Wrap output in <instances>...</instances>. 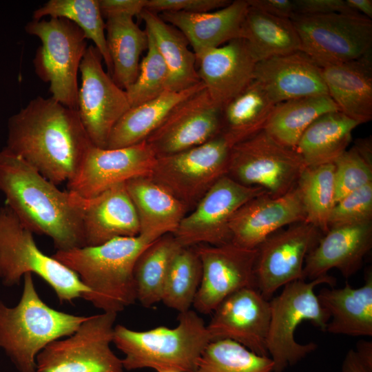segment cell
<instances>
[{"mask_svg": "<svg viewBox=\"0 0 372 372\" xmlns=\"http://www.w3.org/2000/svg\"><path fill=\"white\" fill-rule=\"evenodd\" d=\"M3 147L57 185L68 183L93 145L77 110L38 96L8 121Z\"/></svg>", "mask_w": 372, "mask_h": 372, "instance_id": "1", "label": "cell"}, {"mask_svg": "<svg viewBox=\"0 0 372 372\" xmlns=\"http://www.w3.org/2000/svg\"><path fill=\"white\" fill-rule=\"evenodd\" d=\"M0 192L33 233L50 238L58 251L85 246L77 196L63 192L5 148L0 150Z\"/></svg>", "mask_w": 372, "mask_h": 372, "instance_id": "2", "label": "cell"}, {"mask_svg": "<svg viewBox=\"0 0 372 372\" xmlns=\"http://www.w3.org/2000/svg\"><path fill=\"white\" fill-rule=\"evenodd\" d=\"M152 242L141 235L119 237L99 245L56 250L52 256L87 288L83 298L103 312L118 313L136 301L134 265Z\"/></svg>", "mask_w": 372, "mask_h": 372, "instance_id": "3", "label": "cell"}, {"mask_svg": "<svg viewBox=\"0 0 372 372\" xmlns=\"http://www.w3.org/2000/svg\"><path fill=\"white\" fill-rule=\"evenodd\" d=\"M211 338L203 318L192 309L179 313L174 328L157 327L135 331L114 326L113 341L124 355L127 371L152 369L191 372L196 367Z\"/></svg>", "mask_w": 372, "mask_h": 372, "instance_id": "4", "label": "cell"}, {"mask_svg": "<svg viewBox=\"0 0 372 372\" xmlns=\"http://www.w3.org/2000/svg\"><path fill=\"white\" fill-rule=\"evenodd\" d=\"M21 298L14 307L0 300V348L19 372H36V358L50 342L72 334L87 316L56 310L39 296L32 274L23 276Z\"/></svg>", "mask_w": 372, "mask_h": 372, "instance_id": "5", "label": "cell"}, {"mask_svg": "<svg viewBox=\"0 0 372 372\" xmlns=\"http://www.w3.org/2000/svg\"><path fill=\"white\" fill-rule=\"evenodd\" d=\"M335 282V278L328 274L309 281L294 280L269 300L271 318L267 348L273 363V372H283L316 350L317 344L313 342H296L295 331L303 321H309L326 331L330 314L319 302L314 289L320 284L333 287Z\"/></svg>", "mask_w": 372, "mask_h": 372, "instance_id": "6", "label": "cell"}, {"mask_svg": "<svg viewBox=\"0 0 372 372\" xmlns=\"http://www.w3.org/2000/svg\"><path fill=\"white\" fill-rule=\"evenodd\" d=\"M27 273L43 279L61 303L88 293L75 272L38 247L33 233L5 205L0 207V280L11 287Z\"/></svg>", "mask_w": 372, "mask_h": 372, "instance_id": "7", "label": "cell"}, {"mask_svg": "<svg viewBox=\"0 0 372 372\" xmlns=\"http://www.w3.org/2000/svg\"><path fill=\"white\" fill-rule=\"evenodd\" d=\"M25 30L41 41L33 65L38 77L50 83L51 98L76 110L78 74L87 48L85 33L73 22L59 17L32 20Z\"/></svg>", "mask_w": 372, "mask_h": 372, "instance_id": "8", "label": "cell"}, {"mask_svg": "<svg viewBox=\"0 0 372 372\" xmlns=\"http://www.w3.org/2000/svg\"><path fill=\"white\" fill-rule=\"evenodd\" d=\"M233 146L220 133L200 145L156 158L148 176L188 209L194 208L214 183L227 174Z\"/></svg>", "mask_w": 372, "mask_h": 372, "instance_id": "9", "label": "cell"}, {"mask_svg": "<svg viewBox=\"0 0 372 372\" xmlns=\"http://www.w3.org/2000/svg\"><path fill=\"white\" fill-rule=\"evenodd\" d=\"M117 313L87 316L65 339L45 346L36 358V372H123L122 360L112 350Z\"/></svg>", "mask_w": 372, "mask_h": 372, "instance_id": "10", "label": "cell"}, {"mask_svg": "<svg viewBox=\"0 0 372 372\" xmlns=\"http://www.w3.org/2000/svg\"><path fill=\"white\" fill-rule=\"evenodd\" d=\"M301 51L320 67L358 59L371 52L372 20L358 13L294 14Z\"/></svg>", "mask_w": 372, "mask_h": 372, "instance_id": "11", "label": "cell"}, {"mask_svg": "<svg viewBox=\"0 0 372 372\" xmlns=\"http://www.w3.org/2000/svg\"><path fill=\"white\" fill-rule=\"evenodd\" d=\"M305 167L296 149L263 130L232 147L227 175L242 185L278 196L296 185Z\"/></svg>", "mask_w": 372, "mask_h": 372, "instance_id": "12", "label": "cell"}, {"mask_svg": "<svg viewBox=\"0 0 372 372\" xmlns=\"http://www.w3.org/2000/svg\"><path fill=\"white\" fill-rule=\"evenodd\" d=\"M265 193L260 187L242 185L225 175L185 215L172 235L182 247L229 243V223L235 213L245 203Z\"/></svg>", "mask_w": 372, "mask_h": 372, "instance_id": "13", "label": "cell"}, {"mask_svg": "<svg viewBox=\"0 0 372 372\" xmlns=\"http://www.w3.org/2000/svg\"><path fill=\"white\" fill-rule=\"evenodd\" d=\"M103 61L98 49L87 46L79 67L76 110L92 143L105 148L112 128L130 105L125 90L103 69Z\"/></svg>", "mask_w": 372, "mask_h": 372, "instance_id": "14", "label": "cell"}, {"mask_svg": "<svg viewBox=\"0 0 372 372\" xmlns=\"http://www.w3.org/2000/svg\"><path fill=\"white\" fill-rule=\"evenodd\" d=\"M322 235L309 222H300L278 230L257 247L256 287L265 299L287 283L304 280L305 258Z\"/></svg>", "mask_w": 372, "mask_h": 372, "instance_id": "15", "label": "cell"}, {"mask_svg": "<svg viewBox=\"0 0 372 372\" xmlns=\"http://www.w3.org/2000/svg\"><path fill=\"white\" fill-rule=\"evenodd\" d=\"M194 248L202 267L201 282L192 305L196 311L205 315L213 313L233 293L256 287L257 249H245L231 242L198 245Z\"/></svg>", "mask_w": 372, "mask_h": 372, "instance_id": "16", "label": "cell"}, {"mask_svg": "<svg viewBox=\"0 0 372 372\" xmlns=\"http://www.w3.org/2000/svg\"><path fill=\"white\" fill-rule=\"evenodd\" d=\"M156 160L146 142L116 149L92 145L85 154L68 190L83 198L94 197L119 183L150 175Z\"/></svg>", "mask_w": 372, "mask_h": 372, "instance_id": "17", "label": "cell"}, {"mask_svg": "<svg viewBox=\"0 0 372 372\" xmlns=\"http://www.w3.org/2000/svg\"><path fill=\"white\" fill-rule=\"evenodd\" d=\"M222 132V108L205 87L179 103L147 138L156 158L203 144Z\"/></svg>", "mask_w": 372, "mask_h": 372, "instance_id": "18", "label": "cell"}, {"mask_svg": "<svg viewBox=\"0 0 372 372\" xmlns=\"http://www.w3.org/2000/svg\"><path fill=\"white\" fill-rule=\"evenodd\" d=\"M213 313L207 324L211 341L229 340L257 355L269 357L270 304L256 287L233 293Z\"/></svg>", "mask_w": 372, "mask_h": 372, "instance_id": "19", "label": "cell"}, {"mask_svg": "<svg viewBox=\"0 0 372 372\" xmlns=\"http://www.w3.org/2000/svg\"><path fill=\"white\" fill-rule=\"evenodd\" d=\"M304 221L307 216L297 184L281 196L265 193L245 203L235 213L229 223L231 242L255 249L278 230Z\"/></svg>", "mask_w": 372, "mask_h": 372, "instance_id": "20", "label": "cell"}, {"mask_svg": "<svg viewBox=\"0 0 372 372\" xmlns=\"http://www.w3.org/2000/svg\"><path fill=\"white\" fill-rule=\"evenodd\" d=\"M196 57L200 81L222 109L254 80L256 62L241 38L205 50Z\"/></svg>", "mask_w": 372, "mask_h": 372, "instance_id": "21", "label": "cell"}, {"mask_svg": "<svg viewBox=\"0 0 372 372\" xmlns=\"http://www.w3.org/2000/svg\"><path fill=\"white\" fill-rule=\"evenodd\" d=\"M372 247V221L331 227L307 255L304 280H312L337 269L349 278L362 267Z\"/></svg>", "mask_w": 372, "mask_h": 372, "instance_id": "22", "label": "cell"}, {"mask_svg": "<svg viewBox=\"0 0 372 372\" xmlns=\"http://www.w3.org/2000/svg\"><path fill=\"white\" fill-rule=\"evenodd\" d=\"M254 80L262 85L276 104L292 99L329 95L321 68L301 50L256 63Z\"/></svg>", "mask_w": 372, "mask_h": 372, "instance_id": "23", "label": "cell"}, {"mask_svg": "<svg viewBox=\"0 0 372 372\" xmlns=\"http://www.w3.org/2000/svg\"><path fill=\"white\" fill-rule=\"evenodd\" d=\"M77 197L82 214L85 246L139 235L138 216L125 183L90 198Z\"/></svg>", "mask_w": 372, "mask_h": 372, "instance_id": "24", "label": "cell"}, {"mask_svg": "<svg viewBox=\"0 0 372 372\" xmlns=\"http://www.w3.org/2000/svg\"><path fill=\"white\" fill-rule=\"evenodd\" d=\"M248 8L247 0H235L211 12H165L158 14L182 33L196 55L240 38Z\"/></svg>", "mask_w": 372, "mask_h": 372, "instance_id": "25", "label": "cell"}, {"mask_svg": "<svg viewBox=\"0 0 372 372\" xmlns=\"http://www.w3.org/2000/svg\"><path fill=\"white\" fill-rule=\"evenodd\" d=\"M320 68L329 95L339 111L360 124L371 121V52L355 60Z\"/></svg>", "mask_w": 372, "mask_h": 372, "instance_id": "26", "label": "cell"}, {"mask_svg": "<svg viewBox=\"0 0 372 372\" xmlns=\"http://www.w3.org/2000/svg\"><path fill=\"white\" fill-rule=\"evenodd\" d=\"M135 207L141 235L152 241L173 234L187 214V207L149 176L125 183Z\"/></svg>", "mask_w": 372, "mask_h": 372, "instance_id": "27", "label": "cell"}, {"mask_svg": "<svg viewBox=\"0 0 372 372\" xmlns=\"http://www.w3.org/2000/svg\"><path fill=\"white\" fill-rule=\"evenodd\" d=\"M364 285L353 288L346 282L340 289L322 288L317 295L330 314L326 331L350 336L372 335V272L368 270Z\"/></svg>", "mask_w": 372, "mask_h": 372, "instance_id": "28", "label": "cell"}, {"mask_svg": "<svg viewBox=\"0 0 372 372\" xmlns=\"http://www.w3.org/2000/svg\"><path fill=\"white\" fill-rule=\"evenodd\" d=\"M138 18L145 25L168 70L167 90L179 92L200 82L196 68V57L188 47L182 33L164 21L158 14L145 9Z\"/></svg>", "mask_w": 372, "mask_h": 372, "instance_id": "29", "label": "cell"}, {"mask_svg": "<svg viewBox=\"0 0 372 372\" xmlns=\"http://www.w3.org/2000/svg\"><path fill=\"white\" fill-rule=\"evenodd\" d=\"M204 87L200 81L182 91H166L152 100L130 107L112 128L105 148L125 147L146 141L179 103Z\"/></svg>", "mask_w": 372, "mask_h": 372, "instance_id": "30", "label": "cell"}, {"mask_svg": "<svg viewBox=\"0 0 372 372\" xmlns=\"http://www.w3.org/2000/svg\"><path fill=\"white\" fill-rule=\"evenodd\" d=\"M359 125L340 111L324 114L304 131L295 149L306 167L333 163L347 149Z\"/></svg>", "mask_w": 372, "mask_h": 372, "instance_id": "31", "label": "cell"}, {"mask_svg": "<svg viewBox=\"0 0 372 372\" xmlns=\"http://www.w3.org/2000/svg\"><path fill=\"white\" fill-rule=\"evenodd\" d=\"M240 38L247 43L256 63L301 50L298 34L290 19L268 14L249 5Z\"/></svg>", "mask_w": 372, "mask_h": 372, "instance_id": "32", "label": "cell"}, {"mask_svg": "<svg viewBox=\"0 0 372 372\" xmlns=\"http://www.w3.org/2000/svg\"><path fill=\"white\" fill-rule=\"evenodd\" d=\"M133 18L112 16L105 22L107 45L112 64L111 76L123 90L136 79L141 54L148 44L146 30H141Z\"/></svg>", "mask_w": 372, "mask_h": 372, "instance_id": "33", "label": "cell"}, {"mask_svg": "<svg viewBox=\"0 0 372 372\" xmlns=\"http://www.w3.org/2000/svg\"><path fill=\"white\" fill-rule=\"evenodd\" d=\"M276 103L256 80L222 109L221 133L233 145L263 131Z\"/></svg>", "mask_w": 372, "mask_h": 372, "instance_id": "34", "label": "cell"}, {"mask_svg": "<svg viewBox=\"0 0 372 372\" xmlns=\"http://www.w3.org/2000/svg\"><path fill=\"white\" fill-rule=\"evenodd\" d=\"M339 111L329 95L292 99L276 104L265 131L282 145L296 149L308 126L321 115Z\"/></svg>", "mask_w": 372, "mask_h": 372, "instance_id": "35", "label": "cell"}, {"mask_svg": "<svg viewBox=\"0 0 372 372\" xmlns=\"http://www.w3.org/2000/svg\"><path fill=\"white\" fill-rule=\"evenodd\" d=\"M182 247L172 234L151 242L138 257L133 270L136 300L149 308L161 302L170 262Z\"/></svg>", "mask_w": 372, "mask_h": 372, "instance_id": "36", "label": "cell"}, {"mask_svg": "<svg viewBox=\"0 0 372 372\" xmlns=\"http://www.w3.org/2000/svg\"><path fill=\"white\" fill-rule=\"evenodd\" d=\"M45 17L66 19L85 33L87 39L101 53L108 73L111 75L112 64L105 36V23L101 14L99 0H50L33 12L32 20Z\"/></svg>", "mask_w": 372, "mask_h": 372, "instance_id": "37", "label": "cell"}, {"mask_svg": "<svg viewBox=\"0 0 372 372\" xmlns=\"http://www.w3.org/2000/svg\"><path fill=\"white\" fill-rule=\"evenodd\" d=\"M202 278V267L194 247H182L173 256L161 302L179 313L191 309Z\"/></svg>", "mask_w": 372, "mask_h": 372, "instance_id": "38", "label": "cell"}, {"mask_svg": "<svg viewBox=\"0 0 372 372\" xmlns=\"http://www.w3.org/2000/svg\"><path fill=\"white\" fill-rule=\"evenodd\" d=\"M297 186L305 209L307 221L324 234L335 204L333 163L306 167Z\"/></svg>", "mask_w": 372, "mask_h": 372, "instance_id": "39", "label": "cell"}, {"mask_svg": "<svg viewBox=\"0 0 372 372\" xmlns=\"http://www.w3.org/2000/svg\"><path fill=\"white\" fill-rule=\"evenodd\" d=\"M191 372H273V363L236 342L220 340L210 342Z\"/></svg>", "mask_w": 372, "mask_h": 372, "instance_id": "40", "label": "cell"}, {"mask_svg": "<svg viewBox=\"0 0 372 372\" xmlns=\"http://www.w3.org/2000/svg\"><path fill=\"white\" fill-rule=\"evenodd\" d=\"M335 203L349 193L372 183L371 137L357 139L334 162Z\"/></svg>", "mask_w": 372, "mask_h": 372, "instance_id": "41", "label": "cell"}, {"mask_svg": "<svg viewBox=\"0 0 372 372\" xmlns=\"http://www.w3.org/2000/svg\"><path fill=\"white\" fill-rule=\"evenodd\" d=\"M147 34L146 55L140 62L136 79L125 90L130 107L152 100L167 91V68L152 37L147 32Z\"/></svg>", "mask_w": 372, "mask_h": 372, "instance_id": "42", "label": "cell"}, {"mask_svg": "<svg viewBox=\"0 0 372 372\" xmlns=\"http://www.w3.org/2000/svg\"><path fill=\"white\" fill-rule=\"evenodd\" d=\"M372 221V183L356 189L336 202L329 215L331 227Z\"/></svg>", "mask_w": 372, "mask_h": 372, "instance_id": "43", "label": "cell"}, {"mask_svg": "<svg viewBox=\"0 0 372 372\" xmlns=\"http://www.w3.org/2000/svg\"><path fill=\"white\" fill-rule=\"evenodd\" d=\"M229 0H147L146 9L158 14L165 12H207L225 7Z\"/></svg>", "mask_w": 372, "mask_h": 372, "instance_id": "44", "label": "cell"}, {"mask_svg": "<svg viewBox=\"0 0 372 372\" xmlns=\"http://www.w3.org/2000/svg\"><path fill=\"white\" fill-rule=\"evenodd\" d=\"M294 12L302 15L330 13H357L348 6L346 0H293ZM359 14V13H358Z\"/></svg>", "mask_w": 372, "mask_h": 372, "instance_id": "45", "label": "cell"}, {"mask_svg": "<svg viewBox=\"0 0 372 372\" xmlns=\"http://www.w3.org/2000/svg\"><path fill=\"white\" fill-rule=\"evenodd\" d=\"M103 17L127 15L138 17L146 9L147 0H99Z\"/></svg>", "mask_w": 372, "mask_h": 372, "instance_id": "46", "label": "cell"}, {"mask_svg": "<svg viewBox=\"0 0 372 372\" xmlns=\"http://www.w3.org/2000/svg\"><path fill=\"white\" fill-rule=\"evenodd\" d=\"M249 6L268 14L290 19L295 14L293 0H247Z\"/></svg>", "mask_w": 372, "mask_h": 372, "instance_id": "47", "label": "cell"}, {"mask_svg": "<svg viewBox=\"0 0 372 372\" xmlns=\"http://www.w3.org/2000/svg\"><path fill=\"white\" fill-rule=\"evenodd\" d=\"M341 372H372V361L362 358L355 350H349L342 364Z\"/></svg>", "mask_w": 372, "mask_h": 372, "instance_id": "48", "label": "cell"}, {"mask_svg": "<svg viewBox=\"0 0 372 372\" xmlns=\"http://www.w3.org/2000/svg\"><path fill=\"white\" fill-rule=\"evenodd\" d=\"M348 6L355 12L372 19V1L371 0H346Z\"/></svg>", "mask_w": 372, "mask_h": 372, "instance_id": "49", "label": "cell"}, {"mask_svg": "<svg viewBox=\"0 0 372 372\" xmlns=\"http://www.w3.org/2000/svg\"><path fill=\"white\" fill-rule=\"evenodd\" d=\"M156 372H181V371H174V370H163V371H159Z\"/></svg>", "mask_w": 372, "mask_h": 372, "instance_id": "50", "label": "cell"}]
</instances>
